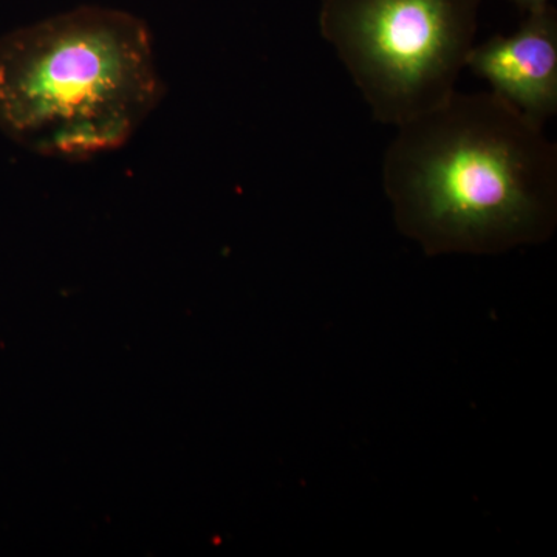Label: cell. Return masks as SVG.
Masks as SVG:
<instances>
[{
  "label": "cell",
  "mask_w": 557,
  "mask_h": 557,
  "mask_svg": "<svg viewBox=\"0 0 557 557\" xmlns=\"http://www.w3.org/2000/svg\"><path fill=\"white\" fill-rule=\"evenodd\" d=\"M467 67L491 90L534 123L544 126L557 113V11H528L512 35L475 44Z\"/></svg>",
  "instance_id": "4"
},
{
  "label": "cell",
  "mask_w": 557,
  "mask_h": 557,
  "mask_svg": "<svg viewBox=\"0 0 557 557\" xmlns=\"http://www.w3.org/2000/svg\"><path fill=\"white\" fill-rule=\"evenodd\" d=\"M164 91L152 33L131 11L75 7L0 38V132L38 156L124 148Z\"/></svg>",
  "instance_id": "2"
},
{
  "label": "cell",
  "mask_w": 557,
  "mask_h": 557,
  "mask_svg": "<svg viewBox=\"0 0 557 557\" xmlns=\"http://www.w3.org/2000/svg\"><path fill=\"white\" fill-rule=\"evenodd\" d=\"M397 129L383 188L426 255H498L552 237L557 146L542 124L493 91L456 90Z\"/></svg>",
  "instance_id": "1"
},
{
  "label": "cell",
  "mask_w": 557,
  "mask_h": 557,
  "mask_svg": "<svg viewBox=\"0 0 557 557\" xmlns=\"http://www.w3.org/2000/svg\"><path fill=\"white\" fill-rule=\"evenodd\" d=\"M515 5H518L523 13L542 9V7L552 5L553 0H511Z\"/></svg>",
  "instance_id": "5"
},
{
  "label": "cell",
  "mask_w": 557,
  "mask_h": 557,
  "mask_svg": "<svg viewBox=\"0 0 557 557\" xmlns=\"http://www.w3.org/2000/svg\"><path fill=\"white\" fill-rule=\"evenodd\" d=\"M482 0H322L319 30L373 119L399 127L453 97Z\"/></svg>",
  "instance_id": "3"
}]
</instances>
